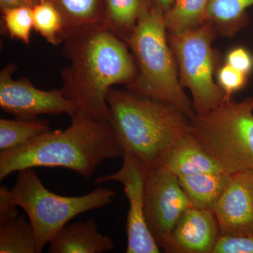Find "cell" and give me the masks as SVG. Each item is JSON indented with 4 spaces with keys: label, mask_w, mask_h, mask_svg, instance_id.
<instances>
[{
    "label": "cell",
    "mask_w": 253,
    "mask_h": 253,
    "mask_svg": "<svg viewBox=\"0 0 253 253\" xmlns=\"http://www.w3.org/2000/svg\"><path fill=\"white\" fill-rule=\"evenodd\" d=\"M230 175L224 172H205L181 176L178 179L193 206L212 211Z\"/></svg>",
    "instance_id": "9a60e30c"
},
{
    "label": "cell",
    "mask_w": 253,
    "mask_h": 253,
    "mask_svg": "<svg viewBox=\"0 0 253 253\" xmlns=\"http://www.w3.org/2000/svg\"><path fill=\"white\" fill-rule=\"evenodd\" d=\"M210 1L174 0L170 9L164 13L168 33H181L199 27L206 22Z\"/></svg>",
    "instance_id": "ffe728a7"
},
{
    "label": "cell",
    "mask_w": 253,
    "mask_h": 253,
    "mask_svg": "<svg viewBox=\"0 0 253 253\" xmlns=\"http://www.w3.org/2000/svg\"><path fill=\"white\" fill-rule=\"evenodd\" d=\"M51 130L46 119H0V152L27 144L37 136Z\"/></svg>",
    "instance_id": "d6986e66"
},
{
    "label": "cell",
    "mask_w": 253,
    "mask_h": 253,
    "mask_svg": "<svg viewBox=\"0 0 253 253\" xmlns=\"http://www.w3.org/2000/svg\"><path fill=\"white\" fill-rule=\"evenodd\" d=\"M63 18L64 32L104 23V0H49Z\"/></svg>",
    "instance_id": "ac0fdd59"
},
{
    "label": "cell",
    "mask_w": 253,
    "mask_h": 253,
    "mask_svg": "<svg viewBox=\"0 0 253 253\" xmlns=\"http://www.w3.org/2000/svg\"><path fill=\"white\" fill-rule=\"evenodd\" d=\"M212 212L221 234L253 235L252 171L231 174Z\"/></svg>",
    "instance_id": "8fae6325"
},
{
    "label": "cell",
    "mask_w": 253,
    "mask_h": 253,
    "mask_svg": "<svg viewBox=\"0 0 253 253\" xmlns=\"http://www.w3.org/2000/svg\"><path fill=\"white\" fill-rule=\"evenodd\" d=\"M109 123L125 152L149 170L190 131V119L171 105L111 88L107 95Z\"/></svg>",
    "instance_id": "3957f363"
},
{
    "label": "cell",
    "mask_w": 253,
    "mask_h": 253,
    "mask_svg": "<svg viewBox=\"0 0 253 253\" xmlns=\"http://www.w3.org/2000/svg\"><path fill=\"white\" fill-rule=\"evenodd\" d=\"M137 73L127 89L171 105L189 118L196 116L179 81L177 64L168 41L164 13L154 4L143 11L128 38Z\"/></svg>",
    "instance_id": "277c9868"
},
{
    "label": "cell",
    "mask_w": 253,
    "mask_h": 253,
    "mask_svg": "<svg viewBox=\"0 0 253 253\" xmlns=\"http://www.w3.org/2000/svg\"><path fill=\"white\" fill-rule=\"evenodd\" d=\"M151 0H104V22L123 41H127L141 15Z\"/></svg>",
    "instance_id": "2e32d148"
},
{
    "label": "cell",
    "mask_w": 253,
    "mask_h": 253,
    "mask_svg": "<svg viewBox=\"0 0 253 253\" xmlns=\"http://www.w3.org/2000/svg\"><path fill=\"white\" fill-rule=\"evenodd\" d=\"M220 234L212 211L191 206L178 221L165 252L212 253Z\"/></svg>",
    "instance_id": "7c38bea8"
},
{
    "label": "cell",
    "mask_w": 253,
    "mask_h": 253,
    "mask_svg": "<svg viewBox=\"0 0 253 253\" xmlns=\"http://www.w3.org/2000/svg\"><path fill=\"white\" fill-rule=\"evenodd\" d=\"M33 30L54 46L62 44L64 26L59 10L49 0H40L32 7Z\"/></svg>",
    "instance_id": "7402d4cb"
},
{
    "label": "cell",
    "mask_w": 253,
    "mask_h": 253,
    "mask_svg": "<svg viewBox=\"0 0 253 253\" xmlns=\"http://www.w3.org/2000/svg\"><path fill=\"white\" fill-rule=\"evenodd\" d=\"M0 253H38L33 226L24 214L0 225Z\"/></svg>",
    "instance_id": "44dd1931"
},
{
    "label": "cell",
    "mask_w": 253,
    "mask_h": 253,
    "mask_svg": "<svg viewBox=\"0 0 253 253\" xmlns=\"http://www.w3.org/2000/svg\"><path fill=\"white\" fill-rule=\"evenodd\" d=\"M151 1L156 8L161 10L163 13H166L170 9L174 0H151Z\"/></svg>",
    "instance_id": "f1b7e54d"
},
{
    "label": "cell",
    "mask_w": 253,
    "mask_h": 253,
    "mask_svg": "<svg viewBox=\"0 0 253 253\" xmlns=\"http://www.w3.org/2000/svg\"><path fill=\"white\" fill-rule=\"evenodd\" d=\"M123 165L117 172L97 178L94 184L118 181L124 186L129 201L126 217V253H158L161 249L150 232L145 219V189L149 169L132 155L125 152Z\"/></svg>",
    "instance_id": "9c48e42d"
},
{
    "label": "cell",
    "mask_w": 253,
    "mask_h": 253,
    "mask_svg": "<svg viewBox=\"0 0 253 253\" xmlns=\"http://www.w3.org/2000/svg\"><path fill=\"white\" fill-rule=\"evenodd\" d=\"M226 63L249 76L253 70V56L247 49L238 46L228 52Z\"/></svg>",
    "instance_id": "484cf974"
},
{
    "label": "cell",
    "mask_w": 253,
    "mask_h": 253,
    "mask_svg": "<svg viewBox=\"0 0 253 253\" xmlns=\"http://www.w3.org/2000/svg\"><path fill=\"white\" fill-rule=\"evenodd\" d=\"M158 167L164 168L177 177L199 173L224 172L190 131L169 150Z\"/></svg>",
    "instance_id": "5bb4252c"
},
{
    "label": "cell",
    "mask_w": 253,
    "mask_h": 253,
    "mask_svg": "<svg viewBox=\"0 0 253 253\" xmlns=\"http://www.w3.org/2000/svg\"><path fill=\"white\" fill-rule=\"evenodd\" d=\"M9 191L6 186L0 187V225L10 222L19 216L17 206L11 199Z\"/></svg>",
    "instance_id": "4316f807"
},
{
    "label": "cell",
    "mask_w": 253,
    "mask_h": 253,
    "mask_svg": "<svg viewBox=\"0 0 253 253\" xmlns=\"http://www.w3.org/2000/svg\"><path fill=\"white\" fill-rule=\"evenodd\" d=\"M40 0H0V9H9V8L18 7V6H27L33 7Z\"/></svg>",
    "instance_id": "83f0119b"
},
{
    "label": "cell",
    "mask_w": 253,
    "mask_h": 253,
    "mask_svg": "<svg viewBox=\"0 0 253 253\" xmlns=\"http://www.w3.org/2000/svg\"><path fill=\"white\" fill-rule=\"evenodd\" d=\"M62 44L70 65L61 72V89L74 113L109 122L110 89L129 85L137 73L129 46L104 23L64 32Z\"/></svg>",
    "instance_id": "6da1fadb"
},
{
    "label": "cell",
    "mask_w": 253,
    "mask_h": 253,
    "mask_svg": "<svg viewBox=\"0 0 253 253\" xmlns=\"http://www.w3.org/2000/svg\"><path fill=\"white\" fill-rule=\"evenodd\" d=\"M252 6L253 0H211L206 21L221 34L233 36L247 24V9Z\"/></svg>",
    "instance_id": "e0dca14e"
},
{
    "label": "cell",
    "mask_w": 253,
    "mask_h": 253,
    "mask_svg": "<svg viewBox=\"0 0 253 253\" xmlns=\"http://www.w3.org/2000/svg\"><path fill=\"white\" fill-rule=\"evenodd\" d=\"M1 30L11 39L31 42V32L33 30L32 8L27 6L9 8L1 11Z\"/></svg>",
    "instance_id": "603a6c76"
},
{
    "label": "cell",
    "mask_w": 253,
    "mask_h": 253,
    "mask_svg": "<svg viewBox=\"0 0 253 253\" xmlns=\"http://www.w3.org/2000/svg\"><path fill=\"white\" fill-rule=\"evenodd\" d=\"M49 244L50 253H101L115 248L112 238L101 234L93 219L66 224Z\"/></svg>",
    "instance_id": "4fadbf2b"
},
{
    "label": "cell",
    "mask_w": 253,
    "mask_h": 253,
    "mask_svg": "<svg viewBox=\"0 0 253 253\" xmlns=\"http://www.w3.org/2000/svg\"><path fill=\"white\" fill-rule=\"evenodd\" d=\"M212 23L206 21L194 29L168 33V41L175 57L181 86L189 89L196 115L215 109L225 96L214 81L219 56L212 48L217 35Z\"/></svg>",
    "instance_id": "52a82bcc"
},
{
    "label": "cell",
    "mask_w": 253,
    "mask_h": 253,
    "mask_svg": "<svg viewBox=\"0 0 253 253\" xmlns=\"http://www.w3.org/2000/svg\"><path fill=\"white\" fill-rule=\"evenodd\" d=\"M190 133L227 174L253 172V97L196 115Z\"/></svg>",
    "instance_id": "5b68a950"
},
{
    "label": "cell",
    "mask_w": 253,
    "mask_h": 253,
    "mask_svg": "<svg viewBox=\"0 0 253 253\" xmlns=\"http://www.w3.org/2000/svg\"><path fill=\"white\" fill-rule=\"evenodd\" d=\"M191 206H194L177 176L163 167L149 171L145 189V219L164 252L178 221Z\"/></svg>",
    "instance_id": "ba28073f"
},
{
    "label": "cell",
    "mask_w": 253,
    "mask_h": 253,
    "mask_svg": "<svg viewBox=\"0 0 253 253\" xmlns=\"http://www.w3.org/2000/svg\"><path fill=\"white\" fill-rule=\"evenodd\" d=\"M9 194L14 204L27 214L36 235L38 253L73 218L111 204L116 196L112 190L104 187L83 196H61L46 189L32 168L18 172Z\"/></svg>",
    "instance_id": "8992f818"
},
{
    "label": "cell",
    "mask_w": 253,
    "mask_h": 253,
    "mask_svg": "<svg viewBox=\"0 0 253 253\" xmlns=\"http://www.w3.org/2000/svg\"><path fill=\"white\" fill-rule=\"evenodd\" d=\"M65 130H50L27 144L0 152V181L16 172L37 167L63 168L89 179L108 159L124 151L108 121L74 113Z\"/></svg>",
    "instance_id": "7a4b0ae2"
},
{
    "label": "cell",
    "mask_w": 253,
    "mask_h": 253,
    "mask_svg": "<svg viewBox=\"0 0 253 253\" xmlns=\"http://www.w3.org/2000/svg\"><path fill=\"white\" fill-rule=\"evenodd\" d=\"M216 75L218 85L224 92L225 101L231 100L232 95L243 89L247 81L248 75L226 63L218 68Z\"/></svg>",
    "instance_id": "cb8c5ba5"
},
{
    "label": "cell",
    "mask_w": 253,
    "mask_h": 253,
    "mask_svg": "<svg viewBox=\"0 0 253 253\" xmlns=\"http://www.w3.org/2000/svg\"><path fill=\"white\" fill-rule=\"evenodd\" d=\"M212 253H253V235L220 234Z\"/></svg>",
    "instance_id": "d4e9b609"
},
{
    "label": "cell",
    "mask_w": 253,
    "mask_h": 253,
    "mask_svg": "<svg viewBox=\"0 0 253 253\" xmlns=\"http://www.w3.org/2000/svg\"><path fill=\"white\" fill-rule=\"evenodd\" d=\"M9 63L0 72V108L18 119H33L41 115L72 116L76 107L65 96L62 89L44 91L38 89L27 78H13L17 70Z\"/></svg>",
    "instance_id": "30bf717a"
}]
</instances>
